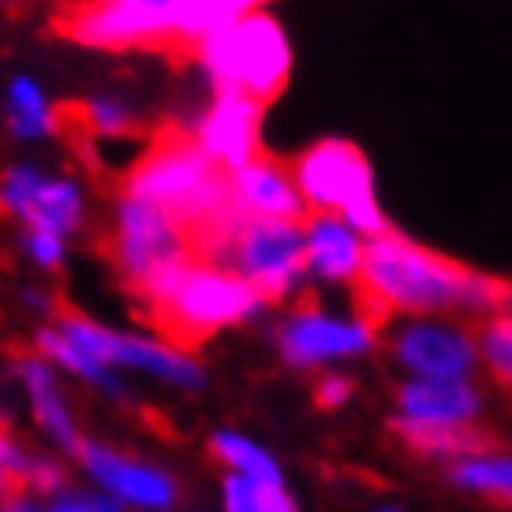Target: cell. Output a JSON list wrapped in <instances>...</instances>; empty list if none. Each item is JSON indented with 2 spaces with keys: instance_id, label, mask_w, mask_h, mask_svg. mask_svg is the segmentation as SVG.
Segmentation results:
<instances>
[{
  "instance_id": "21",
  "label": "cell",
  "mask_w": 512,
  "mask_h": 512,
  "mask_svg": "<svg viewBox=\"0 0 512 512\" xmlns=\"http://www.w3.org/2000/svg\"><path fill=\"white\" fill-rule=\"evenodd\" d=\"M210 449H214L217 460H225L228 468L243 471V475H255V479L281 483V468H277V460H273L270 453H262L258 445H251L247 438H240V434H217Z\"/></svg>"
},
{
  "instance_id": "14",
  "label": "cell",
  "mask_w": 512,
  "mask_h": 512,
  "mask_svg": "<svg viewBox=\"0 0 512 512\" xmlns=\"http://www.w3.org/2000/svg\"><path fill=\"white\" fill-rule=\"evenodd\" d=\"M400 415L408 419H427V423H456V419H475L483 412L479 389L464 378H412L393 389Z\"/></svg>"
},
{
  "instance_id": "26",
  "label": "cell",
  "mask_w": 512,
  "mask_h": 512,
  "mask_svg": "<svg viewBox=\"0 0 512 512\" xmlns=\"http://www.w3.org/2000/svg\"><path fill=\"white\" fill-rule=\"evenodd\" d=\"M15 460V453H12V445H8V438L0 434V464H12Z\"/></svg>"
},
{
  "instance_id": "24",
  "label": "cell",
  "mask_w": 512,
  "mask_h": 512,
  "mask_svg": "<svg viewBox=\"0 0 512 512\" xmlns=\"http://www.w3.org/2000/svg\"><path fill=\"white\" fill-rule=\"evenodd\" d=\"M352 393H356V382H352V378H344V374H322V378L314 382V404H318V408H326V412L348 404Z\"/></svg>"
},
{
  "instance_id": "2",
  "label": "cell",
  "mask_w": 512,
  "mask_h": 512,
  "mask_svg": "<svg viewBox=\"0 0 512 512\" xmlns=\"http://www.w3.org/2000/svg\"><path fill=\"white\" fill-rule=\"evenodd\" d=\"M135 296L143 299L150 326L176 352H195L217 329L243 322L247 314L262 307V296L247 277L191 255L150 273L143 285L135 288Z\"/></svg>"
},
{
  "instance_id": "19",
  "label": "cell",
  "mask_w": 512,
  "mask_h": 512,
  "mask_svg": "<svg viewBox=\"0 0 512 512\" xmlns=\"http://www.w3.org/2000/svg\"><path fill=\"white\" fill-rule=\"evenodd\" d=\"M456 468L449 471L456 486L464 490H479L486 498L512 501V460H501V456H464V460H453Z\"/></svg>"
},
{
  "instance_id": "18",
  "label": "cell",
  "mask_w": 512,
  "mask_h": 512,
  "mask_svg": "<svg viewBox=\"0 0 512 512\" xmlns=\"http://www.w3.org/2000/svg\"><path fill=\"white\" fill-rule=\"evenodd\" d=\"M19 370H23V378H27V389H30V404H34V412H38V419H42V427L49 430V434H57L64 445H79L75 441V430H72V419H68V408H64V400H60L57 385H53V378H49V370L42 367V363H19Z\"/></svg>"
},
{
  "instance_id": "11",
  "label": "cell",
  "mask_w": 512,
  "mask_h": 512,
  "mask_svg": "<svg viewBox=\"0 0 512 512\" xmlns=\"http://www.w3.org/2000/svg\"><path fill=\"white\" fill-rule=\"evenodd\" d=\"M266 105L243 90H217L210 116L202 120L199 143L221 169H236L258 150V128H262Z\"/></svg>"
},
{
  "instance_id": "20",
  "label": "cell",
  "mask_w": 512,
  "mask_h": 512,
  "mask_svg": "<svg viewBox=\"0 0 512 512\" xmlns=\"http://www.w3.org/2000/svg\"><path fill=\"white\" fill-rule=\"evenodd\" d=\"M225 501H228V509H240V512H288L296 505L281 483L255 479V475H243V471L228 475Z\"/></svg>"
},
{
  "instance_id": "4",
  "label": "cell",
  "mask_w": 512,
  "mask_h": 512,
  "mask_svg": "<svg viewBox=\"0 0 512 512\" xmlns=\"http://www.w3.org/2000/svg\"><path fill=\"white\" fill-rule=\"evenodd\" d=\"M221 266L247 277L262 303H277L307 273V236L303 221L288 217H240L228 236Z\"/></svg>"
},
{
  "instance_id": "7",
  "label": "cell",
  "mask_w": 512,
  "mask_h": 512,
  "mask_svg": "<svg viewBox=\"0 0 512 512\" xmlns=\"http://www.w3.org/2000/svg\"><path fill=\"white\" fill-rule=\"evenodd\" d=\"M374 329L363 326V322H337V318H326L318 311L314 296L299 299V307L292 311L285 326H281V356L292 363V367H318V363H329V359H348V356H363L374 348Z\"/></svg>"
},
{
  "instance_id": "27",
  "label": "cell",
  "mask_w": 512,
  "mask_h": 512,
  "mask_svg": "<svg viewBox=\"0 0 512 512\" xmlns=\"http://www.w3.org/2000/svg\"><path fill=\"white\" fill-rule=\"evenodd\" d=\"M146 4H169V0H146Z\"/></svg>"
},
{
  "instance_id": "1",
  "label": "cell",
  "mask_w": 512,
  "mask_h": 512,
  "mask_svg": "<svg viewBox=\"0 0 512 512\" xmlns=\"http://www.w3.org/2000/svg\"><path fill=\"white\" fill-rule=\"evenodd\" d=\"M471 270L456 258L438 255L400 232L370 236L363 247L356 285V318L374 333L400 314H445L460 311Z\"/></svg>"
},
{
  "instance_id": "22",
  "label": "cell",
  "mask_w": 512,
  "mask_h": 512,
  "mask_svg": "<svg viewBox=\"0 0 512 512\" xmlns=\"http://www.w3.org/2000/svg\"><path fill=\"white\" fill-rule=\"evenodd\" d=\"M8 120L19 135H38V131H49V109H45L38 86L30 79H19L12 83V94H8Z\"/></svg>"
},
{
  "instance_id": "3",
  "label": "cell",
  "mask_w": 512,
  "mask_h": 512,
  "mask_svg": "<svg viewBox=\"0 0 512 512\" xmlns=\"http://www.w3.org/2000/svg\"><path fill=\"white\" fill-rule=\"evenodd\" d=\"M199 60L214 75L217 90H243L262 105L281 98L292 75L285 30L266 12H247L236 23L214 30L202 42Z\"/></svg>"
},
{
  "instance_id": "13",
  "label": "cell",
  "mask_w": 512,
  "mask_h": 512,
  "mask_svg": "<svg viewBox=\"0 0 512 512\" xmlns=\"http://www.w3.org/2000/svg\"><path fill=\"white\" fill-rule=\"evenodd\" d=\"M389 430L404 441V449L423 460H441V464H453L464 456H483L498 453L501 441L494 430L479 427L475 419H456V423H427V419H408L400 415L389 423Z\"/></svg>"
},
{
  "instance_id": "25",
  "label": "cell",
  "mask_w": 512,
  "mask_h": 512,
  "mask_svg": "<svg viewBox=\"0 0 512 512\" xmlns=\"http://www.w3.org/2000/svg\"><path fill=\"white\" fill-rule=\"evenodd\" d=\"M30 255L38 258V262H45V266H57L60 262V232H45V228H34L30 232Z\"/></svg>"
},
{
  "instance_id": "12",
  "label": "cell",
  "mask_w": 512,
  "mask_h": 512,
  "mask_svg": "<svg viewBox=\"0 0 512 512\" xmlns=\"http://www.w3.org/2000/svg\"><path fill=\"white\" fill-rule=\"evenodd\" d=\"M0 210L19 214L30 228L45 232H68L83 217L79 191L72 184H49L30 169H12L0 180Z\"/></svg>"
},
{
  "instance_id": "16",
  "label": "cell",
  "mask_w": 512,
  "mask_h": 512,
  "mask_svg": "<svg viewBox=\"0 0 512 512\" xmlns=\"http://www.w3.org/2000/svg\"><path fill=\"white\" fill-rule=\"evenodd\" d=\"M303 236H307V270L322 273L326 281H352L356 277L363 243L344 217L311 210L303 217Z\"/></svg>"
},
{
  "instance_id": "6",
  "label": "cell",
  "mask_w": 512,
  "mask_h": 512,
  "mask_svg": "<svg viewBox=\"0 0 512 512\" xmlns=\"http://www.w3.org/2000/svg\"><path fill=\"white\" fill-rule=\"evenodd\" d=\"M299 191L307 199V210L341 217L352 202L374 195V172H370L367 154L348 139H322L307 146L292 161Z\"/></svg>"
},
{
  "instance_id": "23",
  "label": "cell",
  "mask_w": 512,
  "mask_h": 512,
  "mask_svg": "<svg viewBox=\"0 0 512 512\" xmlns=\"http://www.w3.org/2000/svg\"><path fill=\"white\" fill-rule=\"evenodd\" d=\"M38 344H42L45 356H53L57 363H64L68 370H75V374H83V378H90V382H105V363H98L94 356H86L83 348L68 341L64 333L45 329V333H38Z\"/></svg>"
},
{
  "instance_id": "8",
  "label": "cell",
  "mask_w": 512,
  "mask_h": 512,
  "mask_svg": "<svg viewBox=\"0 0 512 512\" xmlns=\"http://www.w3.org/2000/svg\"><path fill=\"white\" fill-rule=\"evenodd\" d=\"M385 348L415 378H468L479 363L471 326L449 322H408Z\"/></svg>"
},
{
  "instance_id": "5",
  "label": "cell",
  "mask_w": 512,
  "mask_h": 512,
  "mask_svg": "<svg viewBox=\"0 0 512 512\" xmlns=\"http://www.w3.org/2000/svg\"><path fill=\"white\" fill-rule=\"evenodd\" d=\"M187 255H191V247H187L184 228H180V221L165 206L139 199V195H124V202H120V228H116L113 243V262L120 266L131 292L143 285L150 273H157L161 266H169V262Z\"/></svg>"
},
{
  "instance_id": "17",
  "label": "cell",
  "mask_w": 512,
  "mask_h": 512,
  "mask_svg": "<svg viewBox=\"0 0 512 512\" xmlns=\"http://www.w3.org/2000/svg\"><path fill=\"white\" fill-rule=\"evenodd\" d=\"M471 337L479 348V359L486 363L490 378L512 393V307L483 318H471Z\"/></svg>"
},
{
  "instance_id": "10",
  "label": "cell",
  "mask_w": 512,
  "mask_h": 512,
  "mask_svg": "<svg viewBox=\"0 0 512 512\" xmlns=\"http://www.w3.org/2000/svg\"><path fill=\"white\" fill-rule=\"evenodd\" d=\"M228 195L236 214L243 217H288V221H303L311 214L307 199L299 191L296 176H292V161L266 154L258 146L255 154L243 165L228 169Z\"/></svg>"
},
{
  "instance_id": "9",
  "label": "cell",
  "mask_w": 512,
  "mask_h": 512,
  "mask_svg": "<svg viewBox=\"0 0 512 512\" xmlns=\"http://www.w3.org/2000/svg\"><path fill=\"white\" fill-rule=\"evenodd\" d=\"M64 314V337L72 344H79L86 356H94L98 363H128V367H143L150 374H161L169 382H184V385H199V367L184 359V352L176 348H161V344L139 341V337H120V333H109V329L86 322L83 314L72 311V307H60Z\"/></svg>"
},
{
  "instance_id": "15",
  "label": "cell",
  "mask_w": 512,
  "mask_h": 512,
  "mask_svg": "<svg viewBox=\"0 0 512 512\" xmlns=\"http://www.w3.org/2000/svg\"><path fill=\"white\" fill-rule=\"evenodd\" d=\"M75 449L86 460V468L94 471V479L109 486L116 498H128L135 505H154V509H165L176 498L172 479L157 468H143V464H135L120 453H109L101 445H75Z\"/></svg>"
}]
</instances>
